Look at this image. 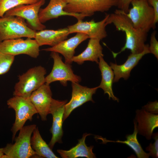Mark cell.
Instances as JSON below:
<instances>
[{
  "label": "cell",
  "mask_w": 158,
  "mask_h": 158,
  "mask_svg": "<svg viewBox=\"0 0 158 158\" xmlns=\"http://www.w3.org/2000/svg\"><path fill=\"white\" fill-rule=\"evenodd\" d=\"M109 15H107L103 20L97 22L93 19L89 21L78 20L76 23L67 27L69 34L82 33L87 35L89 38L101 40L107 36L106 27L107 25V20Z\"/></svg>",
  "instance_id": "8fae6325"
},
{
  "label": "cell",
  "mask_w": 158,
  "mask_h": 158,
  "mask_svg": "<svg viewBox=\"0 0 158 158\" xmlns=\"http://www.w3.org/2000/svg\"><path fill=\"white\" fill-rule=\"evenodd\" d=\"M66 4L65 0H50L46 7L40 10L39 18L40 21L42 23L50 19L57 18L61 16H73L78 20H82L86 17L83 14L66 11L64 9Z\"/></svg>",
  "instance_id": "2e32d148"
},
{
  "label": "cell",
  "mask_w": 158,
  "mask_h": 158,
  "mask_svg": "<svg viewBox=\"0 0 158 158\" xmlns=\"http://www.w3.org/2000/svg\"><path fill=\"white\" fill-rule=\"evenodd\" d=\"M132 0H119L117 7L126 13L128 12L129 6Z\"/></svg>",
  "instance_id": "f546056e"
},
{
  "label": "cell",
  "mask_w": 158,
  "mask_h": 158,
  "mask_svg": "<svg viewBox=\"0 0 158 158\" xmlns=\"http://www.w3.org/2000/svg\"><path fill=\"white\" fill-rule=\"evenodd\" d=\"M142 109L147 112L154 114L158 113V102L156 100L154 102H149L142 107Z\"/></svg>",
  "instance_id": "f1b7e54d"
},
{
  "label": "cell",
  "mask_w": 158,
  "mask_h": 158,
  "mask_svg": "<svg viewBox=\"0 0 158 158\" xmlns=\"http://www.w3.org/2000/svg\"><path fill=\"white\" fill-rule=\"evenodd\" d=\"M134 132L132 134L127 135L126 136V140L125 141L109 140L103 138H100L99 139H101L104 143L111 142L125 144L133 150L137 155L138 158H148L150 156L149 153L145 152L143 150L138 140L137 135L138 132L137 128V123L135 120H134Z\"/></svg>",
  "instance_id": "cb8c5ba5"
},
{
  "label": "cell",
  "mask_w": 158,
  "mask_h": 158,
  "mask_svg": "<svg viewBox=\"0 0 158 158\" xmlns=\"http://www.w3.org/2000/svg\"><path fill=\"white\" fill-rule=\"evenodd\" d=\"M149 4L153 8L155 13L154 25L158 22V0H147Z\"/></svg>",
  "instance_id": "4dcf8cb0"
},
{
  "label": "cell",
  "mask_w": 158,
  "mask_h": 158,
  "mask_svg": "<svg viewBox=\"0 0 158 158\" xmlns=\"http://www.w3.org/2000/svg\"><path fill=\"white\" fill-rule=\"evenodd\" d=\"M36 32L22 18L13 16L0 18V42L22 37L34 38Z\"/></svg>",
  "instance_id": "277c9868"
},
{
  "label": "cell",
  "mask_w": 158,
  "mask_h": 158,
  "mask_svg": "<svg viewBox=\"0 0 158 158\" xmlns=\"http://www.w3.org/2000/svg\"><path fill=\"white\" fill-rule=\"evenodd\" d=\"M98 64L102 75L101 81L100 85L97 86L98 88H102L104 94H107L109 99L111 98L113 100L118 102L119 99L114 95L112 90L114 78L113 71L104 61L102 56L99 58Z\"/></svg>",
  "instance_id": "44dd1931"
},
{
  "label": "cell",
  "mask_w": 158,
  "mask_h": 158,
  "mask_svg": "<svg viewBox=\"0 0 158 158\" xmlns=\"http://www.w3.org/2000/svg\"><path fill=\"white\" fill-rule=\"evenodd\" d=\"M40 0H0V18L9 9L21 5L31 4Z\"/></svg>",
  "instance_id": "d4e9b609"
},
{
  "label": "cell",
  "mask_w": 158,
  "mask_h": 158,
  "mask_svg": "<svg viewBox=\"0 0 158 158\" xmlns=\"http://www.w3.org/2000/svg\"><path fill=\"white\" fill-rule=\"evenodd\" d=\"M4 154L3 151V148H0V158Z\"/></svg>",
  "instance_id": "1f68e13d"
},
{
  "label": "cell",
  "mask_w": 158,
  "mask_h": 158,
  "mask_svg": "<svg viewBox=\"0 0 158 158\" xmlns=\"http://www.w3.org/2000/svg\"><path fill=\"white\" fill-rule=\"evenodd\" d=\"M36 127L35 124L24 126L19 130L18 136L15 138V142L8 143L3 147L4 154L9 158L38 157L32 148L30 142L32 134Z\"/></svg>",
  "instance_id": "7a4b0ae2"
},
{
  "label": "cell",
  "mask_w": 158,
  "mask_h": 158,
  "mask_svg": "<svg viewBox=\"0 0 158 158\" xmlns=\"http://www.w3.org/2000/svg\"><path fill=\"white\" fill-rule=\"evenodd\" d=\"M107 23V25L113 24L117 30L124 32L126 35V42L121 50L117 53L112 51L114 58L127 49L133 54L139 53L143 51L147 33L135 28L126 13L119 9L116 10L109 14Z\"/></svg>",
  "instance_id": "6da1fadb"
},
{
  "label": "cell",
  "mask_w": 158,
  "mask_h": 158,
  "mask_svg": "<svg viewBox=\"0 0 158 158\" xmlns=\"http://www.w3.org/2000/svg\"><path fill=\"white\" fill-rule=\"evenodd\" d=\"M49 84L45 83L31 94L29 99L42 121L47 119L53 98Z\"/></svg>",
  "instance_id": "5bb4252c"
},
{
  "label": "cell",
  "mask_w": 158,
  "mask_h": 158,
  "mask_svg": "<svg viewBox=\"0 0 158 158\" xmlns=\"http://www.w3.org/2000/svg\"><path fill=\"white\" fill-rule=\"evenodd\" d=\"M70 34L67 27L56 30H43L36 32L35 37L39 46H54L66 40Z\"/></svg>",
  "instance_id": "d6986e66"
},
{
  "label": "cell",
  "mask_w": 158,
  "mask_h": 158,
  "mask_svg": "<svg viewBox=\"0 0 158 158\" xmlns=\"http://www.w3.org/2000/svg\"><path fill=\"white\" fill-rule=\"evenodd\" d=\"M31 138V145L32 149L38 157L58 158L49 145L42 139L37 127L32 132Z\"/></svg>",
  "instance_id": "603a6c76"
},
{
  "label": "cell",
  "mask_w": 158,
  "mask_h": 158,
  "mask_svg": "<svg viewBox=\"0 0 158 158\" xmlns=\"http://www.w3.org/2000/svg\"><path fill=\"white\" fill-rule=\"evenodd\" d=\"M15 59V56L7 55L0 51V75L9 70Z\"/></svg>",
  "instance_id": "484cf974"
},
{
  "label": "cell",
  "mask_w": 158,
  "mask_h": 158,
  "mask_svg": "<svg viewBox=\"0 0 158 158\" xmlns=\"http://www.w3.org/2000/svg\"><path fill=\"white\" fill-rule=\"evenodd\" d=\"M91 135L90 133H84L82 138L78 140V143L75 146L68 150H57V152L63 158H96L95 154L92 152L94 146H87L85 143L86 137Z\"/></svg>",
  "instance_id": "7402d4cb"
},
{
  "label": "cell",
  "mask_w": 158,
  "mask_h": 158,
  "mask_svg": "<svg viewBox=\"0 0 158 158\" xmlns=\"http://www.w3.org/2000/svg\"><path fill=\"white\" fill-rule=\"evenodd\" d=\"M130 4L132 7L126 14L134 27L147 33L154 29V11L147 0H132Z\"/></svg>",
  "instance_id": "5b68a950"
},
{
  "label": "cell",
  "mask_w": 158,
  "mask_h": 158,
  "mask_svg": "<svg viewBox=\"0 0 158 158\" xmlns=\"http://www.w3.org/2000/svg\"><path fill=\"white\" fill-rule=\"evenodd\" d=\"M149 45L146 44L143 51L138 54L131 53L128 56L127 60L123 64L118 65L112 62L110 63V66L113 70L114 77L113 82H118L121 78L126 80L130 76L132 70L138 64L140 60L145 54L150 53Z\"/></svg>",
  "instance_id": "e0dca14e"
},
{
  "label": "cell",
  "mask_w": 158,
  "mask_h": 158,
  "mask_svg": "<svg viewBox=\"0 0 158 158\" xmlns=\"http://www.w3.org/2000/svg\"><path fill=\"white\" fill-rule=\"evenodd\" d=\"M67 4L64 10L66 12L82 14L90 16L97 12L108 11L117 6L119 0H65Z\"/></svg>",
  "instance_id": "52a82bcc"
},
{
  "label": "cell",
  "mask_w": 158,
  "mask_h": 158,
  "mask_svg": "<svg viewBox=\"0 0 158 158\" xmlns=\"http://www.w3.org/2000/svg\"><path fill=\"white\" fill-rule=\"evenodd\" d=\"M51 56L54 60L52 69L45 78V83L49 84L55 81H59L63 86H66L67 82L79 83L80 77L74 74L71 64L64 63L59 54L51 52Z\"/></svg>",
  "instance_id": "9c48e42d"
},
{
  "label": "cell",
  "mask_w": 158,
  "mask_h": 158,
  "mask_svg": "<svg viewBox=\"0 0 158 158\" xmlns=\"http://www.w3.org/2000/svg\"><path fill=\"white\" fill-rule=\"evenodd\" d=\"M100 41L99 39H90L85 49L79 54L73 56V62L79 65L82 64L86 61L95 62L98 63L100 57L104 56Z\"/></svg>",
  "instance_id": "ffe728a7"
},
{
  "label": "cell",
  "mask_w": 158,
  "mask_h": 158,
  "mask_svg": "<svg viewBox=\"0 0 158 158\" xmlns=\"http://www.w3.org/2000/svg\"><path fill=\"white\" fill-rule=\"evenodd\" d=\"M45 2V0H40L34 4L18 5L8 10L4 16H17L25 19L32 28L35 30L44 29L46 26L40 21L39 13Z\"/></svg>",
  "instance_id": "30bf717a"
},
{
  "label": "cell",
  "mask_w": 158,
  "mask_h": 158,
  "mask_svg": "<svg viewBox=\"0 0 158 158\" xmlns=\"http://www.w3.org/2000/svg\"><path fill=\"white\" fill-rule=\"evenodd\" d=\"M46 71L43 67L31 68L20 75L18 81L14 86L13 96L29 98L31 94L45 83Z\"/></svg>",
  "instance_id": "3957f363"
},
{
  "label": "cell",
  "mask_w": 158,
  "mask_h": 158,
  "mask_svg": "<svg viewBox=\"0 0 158 158\" xmlns=\"http://www.w3.org/2000/svg\"><path fill=\"white\" fill-rule=\"evenodd\" d=\"M72 87L71 99L70 101L65 105L63 121L76 108L88 101L94 102L92 96L95 93L98 88V87L93 88L88 87L75 82H72Z\"/></svg>",
  "instance_id": "4fadbf2b"
},
{
  "label": "cell",
  "mask_w": 158,
  "mask_h": 158,
  "mask_svg": "<svg viewBox=\"0 0 158 158\" xmlns=\"http://www.w3.org/2000/svg\"><path fill=\"white\" fill-rule=\"evenodd\" d=\"M156 31H154L152 33L150 40L149 50L150 53L153 54L158 59V42L156 37Z\"/></svg>",
  "instance_id": "83f0119b"
},
{
  "label": "cell",
  "mask_w": 158,
  "mask_h": 158,
  "mask_svg": "<svg viewBox=\"0 0 158 158\" xmlns=\"http://www.w3.org/2000/svg\"><path fill=\"white\" fill-rule=\"evenodd\" d=\"M88 38L89 37L87 35L77 33L73 37L63 40L54 46L42 50L61 54L64 58L65 63L71 64L73 62L72 59L74 56L75 49L81 43Z\"/></svg>",
  "instance_id": "9a60e30c"
},
{
  "label": "cell",
  "mask_w": 158,
  "mask_h": 158,
  "mask_svg": "<svg viewBox=\"0 0 158 158\" xmlns=\"http://www.w3.org/2000/svg\"><path fill=\"white\" fill-rule=\"evenodd\" d=\"M1 158H9L7 155L4 154L2 156Z\"/></svg>",
  "instance_id": "d6a6232c"
},
{
  "label": "cell",
  "mask_w": 158,
  "mask_h": 158,
  "mask_svg": "<svg viewBox=\"0 0 158 158\" xmlns=\"http://www.w3.org/2000/svg\"><path fill=\"white\" fill-rule=\"evenodd\" d=\"M135 120L138 133L150 140L154 129L158 127V115L150 113L142 108L136 111Z\"/></svg>",
  "instance_id": "ac0fdd59"
},
{
  "label": "cell",
  "mask_w": 158,
  "mask_h": 158,
  "mask_svg": "<svg viewBox=\"0 0 158 158\" xmlns=\"http://www.w3.org/2000/svg\"><path fill=\"white\" fill-rule=\"evenodd\" d=\"M9 108L13 109L15 113V119L11 129L13 142L17 132L24 126L26 121H32L34 115L37 114L29 98L14 96L7 102Z\"/></svg>",
  "instance_id": "8992f818"
},
{
  "label": "cell",
  "mask_w": 158,
  "mask_h": 158,
  "mask_svg": "<svg viewBox=\"0 0 158 158\" xmlns=\"http://www.w3.org/2000/svg\"><path fill=\"white\" fill-rule=\"evenodd\" d=\"M39 47L36 40L30 38L25 40L19 38L0 42V51L14 56L25 54L36 58L39 55Z\"/></svg>",
  "instance_id": "ba28073f"
},
{
  "label": "cell",
  "mask_w": 158,
  "mask_h": 158,
  "mask_svg": "<svg viewBox=\"0 0 158 158\" xmlns=\"http://www.w3.org/2000/svg\"><path fill=\"white\" fill-rule=\"evenodd\" d=\"M152 136L155 140V142L152 144L151 143L146 147V151L149 152L150 156L155 158L158 157V132L152 134Z\"/></svg>",
  "instance_id": "4316f807"
},
{
  "label": "cell",
  "mask_w": 158,
  "mask_h": 158,
  "mask_svg": "<svg viewBox=\"0 0 158 158\" xmlns=\"http://www.w3.org/2000/svg\"><path fill=\"white\" fill-rule=\"evenodd\" d=\"M67 100L60 101L53 99L51 104L49 114L53 117L52 125L50 129L52 137L49 145L52 149L57 142H62L61 138L63 134L62 128L65 105Z\"/></svg>",
  "instance_id": "7c38bea8"
}]
</instances>
